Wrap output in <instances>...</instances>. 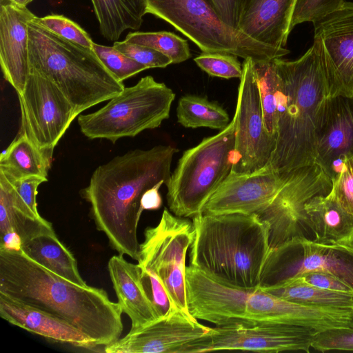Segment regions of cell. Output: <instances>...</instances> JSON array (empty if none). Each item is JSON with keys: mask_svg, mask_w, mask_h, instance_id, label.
Returning a JSON list of instances; mask_svg holds the SVG:
<instances>
[{"mask_svg": "<svg viewBox=\"0 0 353 353\" xmlns=\"http://www.w3.org/2000/svg\"><path fill=\"white\" fill-rule=\"evenodd\" d=\"M53 232L51 223L43 217H31L14 206L8 181L0 173V236L16 234L22 244L36 236Z\"/></svg>", "mask_w": 353, "mask_h": 353, "instance_id": "f1b7e54d", "label": "cell"}, {"mask_svg": "<svg viewBox=\"0 0 353 353\" xmlns=\"http://www.w3.org/2000/svg\"><path fill=\"white\" fill-rule=\"evenodd\" d=\"M139 245L138 265L145 292L160 318L190 314L186 296L185 258L194 237L192 221L166 208L159 223L148 227Z\"/></svg>", "mask_w": 353, "mask_h": 353, "instance_id": "52a82bcc", "label": "cell"}, {"mask_svg": "<svg viewBox=\"0 0 353 353\" xmlns=\"http://www.w3.org/2000/svg\"><path fill=\"white\" fill-rule=\"evenodd\" d=\"M32 1L33 0H8V3H13L21 7H26V6Z\"/></svg>", "mask_w": 353, "mask_h": 353, "instance_id": "ee69618b", "label": "cell"}, {"mask_svg": "<svg viewBox=\"0 0 353 353\" xmlns=\"http://www.w3.org/2000/svg\"><path fill=\"white\" fill-rule=\"evenodd\" d=\"M108 268L121 310L130 319V330L159 319L144 288L138 264L128 262L119 254L110 259Z\"/></svg>", "mask_w": 353, "mask_h": 353, "instance_id": "7402d4cb", "label": "cell"}, {"mask_svg": "<svg viewBox=\"0 0 353 353\" xmlns=\"http://www.w3.org/2000/svg\"><path fill=\"white\" fill-rule=\"evenodd\" d=\"M327 73L330 94L353 95V2L313 22Z\"/></svg>", "mask_w": 353, "mask_h": 353, "instance_id": "ac0fdd59", "label": "cell"}, {"mask_svg": "<svg viewBox=\"0 0 353 353\" xmlns=\"http://www.w3.org/2000/svg\"><path fill=\"white\" fill-rule=\"evenodd\" d=\"M353 157V95L330 94L316 135L314 163L332 180L345 157Z\"/></svg>", "mask_w": 353, "mask_h": 353, "instance_id": "d6986e66", "label": "cell"}, {"mask_svg": "<svg viewBox=\"0 0 353 353\" xmlns=\"http://www.w3.org/2000/svg\"><path fill=\"white\" fill-rule=\"evenodd\" d=\"M332 180L316 163L292 170L272 203L258 215L270 227V249L294 238L314 241L305 205L314 196L327 195Z\"/></svg>", "mask_w": 353, "mask_h": 353, "instance_id": "7c38bea8", "label": "cell"}, {"mask_svg": "<svg viewBox=\"0 0 353 353\" xmlns=\"http://www.w3.org/2000/svg\"><path fill=\"white\" fill-rule=\"evenodd\" d=\"M318 330L286 323H234L210 327L197 353L219 350L259 352L305 351L312 347Z\"/></svg>", "mask_w": 353, "mask_h": 353, "instance_id": "9a60e30c", "label": "cell"}, {"mask_svg": "<svg viewBox=\"0 0 353 353\" xmlns=\"http://www.w3.org/2000/svg\"><path fill=\"white\" fill-rule=\"evenodd\" d=\"M194 61L202 70L212 77L241 79L243 74V67L237 57L231 54L203 52Z\"/></svg>", "mask_w": 353, "mask_h": 353, "instance_id": "e575fe53", "label": "cell"}, {"mask_svg": "<svg viewBox=\"0 0 353 353\" xmlns=\"http://www.w3.org/2000/svg\"><path fill=\"white\" fill-rule=\"evenodd\" d=\"M185 286L190 314L216 326L234 323H286L319 331L350 327L349 310L302 305L279 298L259 286L242 288L223 283L192 266L186 267Z\"/></svg>", "mask_w": 353, "mask_h": 353, "instance_id": "277c9868", "label": "cell"}, {"mask_svg": "<svg viewBox=\"0 0 353 353\" xmlns=\"http://www.w3.org/2000/svg\"><path fill=\"white\" fill-rule=\"evenodd\" d=\"M258 83L264 125L268 132L276 138L279 117L281 83L274 59L252 60Z\"/></svg>", "mask_w": 353, "mask_h": 353, "instance_id": "4dcf8cb0", "label": "cell"}, {"mask_svg": "<svg viewBox=\"0 0 353 353\" xmlns=\"http://www.w3.org/2000/svg\"><path fill=\"white\" fill-rule=\"evenodd\" d=\"M30 70L48 79L72 105L77 116L123 89L92 49L72 42L31 21L28 23Z\"/></svg>", "mask_w": 353, "mask_h": 353, "instance_id": "8992f818", "label": "cell"}, {"mask_svg": "<svg viewBox=\"0 0 353 353\" xmlns=\"http://www.w3.org/2000/svg\"><path fill=\"white\" fill-rule=\"evenodd\" d=\"M178 151L172 145H162L128 151L98 166L88 185L81 190L82 197L90 204L97 230L106 235L119 254L138 260L141 199L157 183H165Z\"/></svg>", "mask_w": 353, "mask_h": 353, "instance_id": "7a4b0ae2", "label": "cell"}, {"mask_svg": "<svg viewBox=\"0 0 353 353\" xmlns=\"http://www.w3.org/2000/svg\"><path fill=\"white\" fill-rule=\"evenodd\" d=\"M291 171L279 173L268 163L251 173L230 172L208 201L202 214H259L274 199Z\"/></svg>", "mask_w": 353, "mask_h": 353, "instance_id": "e0dca14e", "label": "cell"}, {"mask_svg": "<svg viewBox=\"0 0 353 353\" xmlns=\"http://www.w3.org/2000/svg\"><path fill=\"white\" fill-rule=\"evenodd\" d=\"M8 3V0H0V5H4Z\"/></svg>", "mask_w": 353, "mask_h": 353, "instance_id": "f6af8a7d", "label": "cell"}, {"mask_svg": "<svg viewBox=\"0 0 353 353\" xmlns=\"http://www.w3.org/2000/svg\"><path fill=\"white\" fill-rule=\"evenodd\" d=\"M252 59H244L232 119L234 149L231 172L248 174L266 166L275 148L276 137L264 125L260 94Z\"/></svg>", "mask_w": 353, "mask_h": 353, "instance_id": "4fadbf2b", "label": "cell"}, {"mask_svg": "<svg viewBox=\"0 0 353 353\" xmlns=\"http://www.w3.org/2000/svg\"><path fill=\"white\" fill-rule=\"evenodd\" d=\"M0 293L68 322L97 346L114 343L123 329L120 305L104 290L65 279L21 250L0 249Z\"/></svg>", "mask_w": 353, "mask_h": 353, "instance_id": "6da1fadb", "label": "cell"}, {"mask_svg": "<svg viewBox=\"0 0 353 353\" xmlns=\"http://www.w3.org/2000/svg\"><path fill=\"white\" fill-rule=\"evenodd\" d=\"M281 83L274 150L269 164L284 173L312 165L316 135L330 84L321 45L312 46L294 61L274 59Z\"/></svg>", "mask_w": 353, "mask_h": 353, "instance_id": "3957f363", "label": "cell"}, {"mask_svg": "<svg viewBox=\"0 0 353 353\" xmlns=\"http://www.w3.org/2000/svg\"><path fill=\"white\" fill-rule=\"evenodd\" d=\"M190 265L242 288L259 286L270 250V227L256 214H201L192 218Z\"/></svg>", "mask_w": 353, "mask_h": 353, "instance_id": "5b68a950", "label": "cell"}, {"mask_svg": "<svg viewBox=\"0 0 353 353\" xmlns=\"http://www.w3.org/2000/svg\"><path fill=\"white\" fill-rule=\"evenodd\" d=\"M296 0H245L238 30L255 41L284 48Z\"/></svg>", "mask_w": 353, "mask_h": 353, "instance_id": "44dd1931", "label": "cell"}, {"mask_svg": "<svg viewBox=\"0 0 353 353\" xmlns=\"http://www.w3.org/2000/svg\"><path fill=\"white\" fill-rule=\"evenodd\" d=\"M314 242L325 245L353 244V214L327 195L314 196L305 205Z\"/></svg>", "mask_w": 353, "mask_h": 353, "instance_id": "cb8c5ba5", "label": "cell"}, {"mask_svg": "<svg viewBox=\"0 0 353 353\" xmlns=\"http://www.w3.org/2000/svg\"><path fill=\"white\" fill-rule=\"evenodd\" d=\"M92 50L107 69L123 82L148 68L128 57L114 46H106L93 43Z\"/></svg>", "mask_w": 353, "mask_h": 353, "instance_id": "d6a6232c", "label": "cell"}, {"mask_svg": "<svg viewBox=\"0 0 353 353\" xmlns=\"http://www.w3.org/2000/svg\"><path fill=\"white\" fill-rule=\"evenodd\" d=\"M17 94L21 115L19 132L52 156L54 148L77 117L72 105L54 83L32 70L24 89Z\"/></svg>", "mask_w": 353, "mask_h": 353, "instance_id": "5bb4252c", "label": "cell"}, {"mask_svg": "<svg viewBox=\"0 0 353 353\" xmlns=\"http://www.w3.org/2000/svg\"><path fill=\"white\" fill-rule=\"evenodd\" d=\"M282 299L302 305L332 310H353V292L332 291L312 285L301 277L262 288Z\"/></svg>", "mask_w": 353, "mask_h": 353, "instance_id": "83f0119b", "label": "cell"}, {"mask_svg": "<svg viewBox=\"0 0 353 353\" xmlns=\"http://www.w3.org/2000/svg\"><path fill=\"white\" fill-rule=\"evenodd\" d=\"M99 30L108 41H116L127 29L138 30L147 14L145 0H91Z\"/></svg>", "mask_w": 353, "mask_h": 353, "instance_id": "4316f807", "label": "cell"}, {"mask_svg": "<svg viewBox=\"0 0 353 353\" xmlns=\"http://www.w3.org/2000/svg\"><path fill=\"white\" fill-rule=\"evenodd\" d=\"M125 41L159 51L168 57L172 63H179L191 57L188 41L170 32H130Z\"/></svg>", "mask_w": 353, "mask_h": 353, "instance_id": "1f68e13d", "label": "cell"}, {"mask_svg": "<svg viewBox=\"0 0 353 353\" xmlns=\"http://www.w3.org/2000/svg\"><path fill=\"white\" fill-rule=\"evenodd\" d=\"M175 94L164 83L146 76L124 89L99 110L79 114L81 133L90 139H105L114 143L161 125L170 117Z\"/></svg>", "mask_w": 353, "mask_h": 353, "instance_id": "30bf717a", "label": "cell"}, {"mask_svg": "<svg viewBox=\"0 0 353 353\" xmlns=\"http://www.w3.org/2000/svg\"><path fill=\"white\" fill-rule=\"evenodd\" d=\"M165 183L161 181L147 190L141 199V208L143 210H155L162 205V198L159 193L160 187Z\"/></svg>", "mask_w": 353, "mask_h": 353, "instance_id": "7bdbcfd3", "label": "cell"}, {"mask_svg": "<svg viewBox=\"0 0 353 353\" xmlns=\"http://www.w3.org/2000/svg\"><path fill=\"white\" fill-rule=\"evenodd\" d=\"M234 149L232 120L218 134L184 151L165 182L170 211L180 217L202 214L211 196L231 172Z\"/></svg>", "mask_w": 353, "mask_h": 353, "instance_id": "ba28073f", "label": "cell"}, {"mask_svg": "<svg viewBox=\"0 0 353 353\" xmlns=\"http://www.w3.org/2000/svg\"><path fill=\"white\" fill-rule=\"evenodd\" d=\"M52 157L40 150L23 132L1 154L0 173L9 181L30 176L47 178Z\"/></svg>", "mask_w": 353, "mask_h": 353, "instance_id": "484cf974", "label": "cell"}, {"mask_svg": "<svg viewBox=\"0 0 353 353\" xmlns=\"http://www.w3.org/2000/svg\"><path fill=\"white\" fill-rule=\"evenodd\" d=\"M210 327L183 312L160 318L130 330L123 338L104 347L107 353H196Z\"/></svg>", "mask_w": 353, "mask_h": 353, "instance_id": "2e32d148", "label": "cell"}, {"mask_svg": "<svg viewBox=\"0 0 353 353\" xmlns=\"http://www.w3.org/2000/svg\"><path fill=\"white\" fill-rule=\"evenodd\" d=\"M32 21L63 39L89 49L92 48L94 42L88 33L79 24L63 15L50 14L43 17H36Z\"/></svg>", "mask_w": 353, "mask_h": 353, "instance_id": "d590c367", "label": "cell"}, {"mask_svg": "<svg viewBox=\"0 0 353 353\" xmlns=\"http://www.w3.org/2000/svg\"><path fill=\"white\" fill-rule=\"evenodd\" d=\"M7 180L14 206L31 217L41 218L37 208L36 196L39 185L47 181L48 179L30 176L14 181Z\"/></svg>", "mask_w": 353, "mask_h": 353, "instance_id": "836d02e7", "label": "cell"}, {"mask_svg": "<svg viewBox=\"0 0 353 353\" xmlns=\"http://www.w3.org/2000/svg\"><path fill=\"white\" fill-rule=\"evenodd\" d=\"M222 21L238 30L239 22L245 0H208Z\"/></svg>", "mask_w": 353, "mask_h": 353, "instance_id": "60d3db41", "label": "cell"}, {"mask_svg": "<svg viewBox=\"0 0 353 353\" xmlns=\"http://www.w3.org/2000/svg\"><path fill=\"white\" fill-rule=\"evenodd\" d=\"M0 316L12 325L58 342L85 348L97 346L92 339L68 322L1 293Z\"/></svg>", "mask_w": 353, "mask_h": 353, "instance_id": "603a6c76", "label": "cell"}, {"mask_svg": "<svg viewBox=\"0 0 353 353\" xmlns=\"http://www.w3.org/2000/svg\"><path fill=\"white\" fill-rule=\"evenodd\" d=\"M21 250L62 278L80 285H87L79 274L75 258L55 232L41 234L22 243Z\"/></svg>", "mask_w": 353, "mask_h": 353, "instance_id": "d4e9b609", "label": "cell"}, {"mask_svg": "<svg viewBox=\"0 0 353 353\" xmlns=\"http://www.w3.org/2000/svg\"><path fill=\"white\" fill-rule=\"evenodd\" d=\"M344 0H296L290 29L303 22H314L338 9Z\"/></svg>", "mask_w": 353, "mask_h": 353, "instance_id": "8d00e7d4", "label": "cell"}, {"mask_svg": "<svg viewBox=\"0 0 353 353\" xmlns=\"http://www.w3.org/2000/svg\"><path fill=\"white\" fill-rule=\"evenodd\" d=\"M36 17L27 7L0 5V65L3 78L17 94L30 72L28 23Z\"/></svg>", "mask_w": 353, "mask_h": 353, "instance_id": "ffe728a7", "label": "cell"}, {"mask_svg": "<svg viewBox=\"0 0 353 353\" xmlns=\"http://www.w3.org/2000/svg\"><path fill=\"white\" fill-rule=\"evenodd\" d=\"M147 13L171 24L204 52H223L270 61L288 54L278 48L254 40L232 28L220 18L208 0H145Z\"/></svg>", "mask_w": 353, "mask_h": 353, "instance_id": "9c48e42d", "label": "cell"}, {"mask_svg": "<svg viewBox=\"0 0 353 353\" xmlns=\"http://www.w3.org/2000/svg\"><path fill=\"white\" fill-rule=\"evenodd\" d=\"M113 46L128 57L145 65L148 69L165 68L172 64L171 59L152 48L123 41H115Z\"/></svg>", "mask_w": 353, "mask_h": 353, "instance_id": "ab89813d", "label": "cell"}, {"mask_svg": "<svg viewBox=\"0 0 353 353\" xmlns=\"http://www.w3.org/2000/svg\"><path fill=\"white\" fill-rule=\"evenodd\" d=\"M332 184L329 195L353 214V157L342 160L341 168L332 180Z\"/></svg>", "mask_w": 353, "mask_h": 353, "instance_id": "74e56055", "label": "cell"}, {"mask_svg": "<svg viewBox=\"0 0 353 353\" xmlns=\"http://www.w3.org/2000/svg\"><path fill=\"white\" fill-rule=\"evenodd\" d=\"M308 272L330 273L353 289V244L325 245L294 238L271 248L259 287L276 286Z\"/></svg>", "mask_w": 353, "mask_h": 353, "instance_id": "8fae6325", "label": "cell"}, {"mask_svg": "<svg viewBox=\"0 0 353 353\" xmlns=\"http://www.w3.org/2000/svg\"><path fill=\"white\" fill-rule=\"evenodd\" d=\"M299 276L307 283L321 288L332 291L353 292V289L349 285L327 272H308Z\"/></svg>", "mask_w": 353, "mask_h": 353, "instance_id": "b9f144b4", "label": "cell"}, {"mask_svg": "<svg viewBox=\"0 0 353 353\" xmlns=\"http://www.w3.org/2000/svg\"><path fill=\"white\" fill-rule=\"evenodd\" d=\"M312 347L321 352L353 351V327H334L317 332Z\"/></svg>", "mask_w": 353, "mask_h": 353, "instance_id": "f35d334b", "label": "cell"}, {"mask_svg": "<svg viewBox=\"0 0 353 353\" xmlns=\"http://www.w3.org/2000/svg\"><path fill=\"white\" fill-rule=\"evenodd\" d=\"M177 121L185 128H209L222 130L230 123L226 110L205 97L193 94L181 97L176 108Z\"/></svg>", "mask_w": 353, "mask_h": 353, "instance_id": "f546056e", "label": "cell"}]
</instances>
